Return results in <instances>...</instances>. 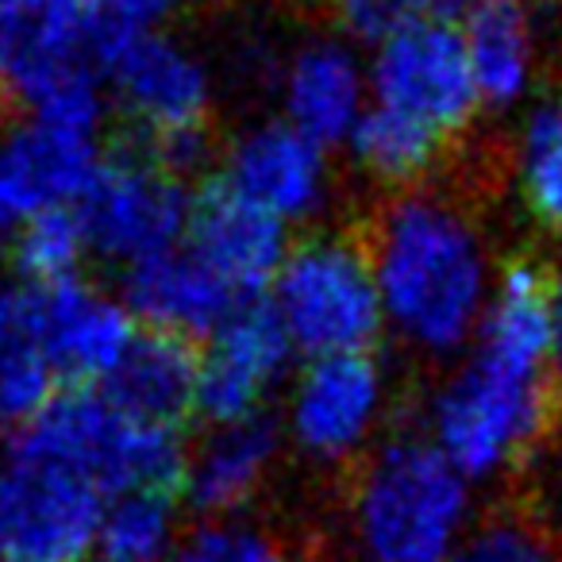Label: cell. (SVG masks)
Returning a JSON list of instances; mask_svg holds the SVG:
<instances>
[{
	"mask_svg": "<svg viewBox=\"0 0 562 562\" xmlns=\"http://www.w3.org/2000/svg\"><path fill=\"white\" fill-rule=\"evenodd\" d=\"M0 562H12V559H0Z\"/></svg>",
	"mask_w": 562,
	"mask_h": 562,
	"instance_id": "37",
	"label": "cell"
},
{
	"mask_svg": "<svg viewBox=\"0 0 562 562\" xmlns=\"http://www.w3.org/2000/svg\"><path fill=\"white\" fill-rule=\"evenodd\" d=\"M281 120L321 143L324 150L351 143L370 109V74L351 43L339 35H316L297 43L278 70Z\"/></svg>",
	"mask_w": 562,
	"mask_h": 562,
	"instance_id": "14",
	"label": "cell"
},
{
	"mask_svg": "<svg viewBox=\"0 0 562 562\" xmlns=\"http://www.w3.org/2000/svg\"><path fill=\"white\" fill-rule=\"evenodd\" d=\"M4 528H9V474L0 462V554H4Z\"/></svg>",
	"mask_w": 562,
	"mask_h": 562,
	"instance_id": "34",
	"label": "cell"
},
{
	"mask_svg": "<svg viewBox=\"0 0 562 562\" xmlns=\"http://www.w3.org/2000/svg\"><path fill=\"white\" fill-rule=\"evenodd\" d=\"M385 328L424 359H451L470 347L493 297V262L477 224L439 193L397 196L370 235Z\"/></svg>",
	"mask_w": 562,
	"mask_h": 562,
	"instance_id": "2",
	"label": "cell"
},
{
	"mask_svg": "<svg viewBox=\"0 0 562 562\" xmlns=\"http://www.w3.org/2000/svg\"><path fill=\"white\" fill-rule=\"evenodd\" d=\"M520 193L531 216L562 232V101H547L524 120L520 132Z\"/></svg>",
	"mask_w": 562,
	"mask_h": 562,
	"instance_id": "24",
	"label": "cell"
},
{
	"mask_svg": "<svg viewBox=\"0 0 562 562\" xmlns=\"http://www.w3.org/2000/svg\"><path fill=\"white\" fill-rule=\"evenodd\" d=\"M390 408V378L370 351L308 359L285 401V431L316 462L367 451Z\"/></svg>",
	"mask_w": 562,
	"mask_h": 562,
	"instance_id": "10",
	"label": "cell"
},
{
	"mask_svg": "<svg viewBox=\"0 0 562 562\" xmlns=\"http://www.w3.org/2000/svg\"><path fill=\"white\" fill-rule=\"evenodd\" d=\"M239 301V293L189 243L124 270V305L132 321L162 336H212Z\"/></svg>",
	"mask_w": 562,
	"mask_h": 562,
	"instance_id": "15",
	"label": "cell"
},
{
	"mask_svg": "<svg viewBox=\"0 0 562 562\" xmlns=\"http://www.w3.org/2000/svg\"><path fill=\"white\" fill-rule=\"evenodd\" d=\"M12 447L78 470L109 501L135 490H181L189 459L178 428L135 420L93 390L55 393L16 431Z\"/></svg>",
	"mask_w": 562,
	"mask_h": 562,
	"instance_id": "4",
	"label": "cell"
},
{
	"mask_svg": "<svg viewBox=\"0 0 562 562\" xmlns=\"http://www.w3.org/2000/svg\"><path fill=\"white\" fill-rule=\"evenodd\" d=\"M196 370L201 355L189 347V339L135 331L127 351L101 382V393L135 420L178 428L189 413H196Z\"/></svg>",
	"mask_w": 562,
	"mask_h": 562,
	"instance_id": "19",
	"label": "cell"
},
{
	"mask_svg": "<svg viewBox=\"0 0 562 562\" xmlns=\"http://www.w3.org/2000/svg\"><path fill=\"white\" fill-rule=\"evenodd\" d=\"M362 562H447L470 531V482L428 436H393L351 501Z\"/></svg>",
	"mask_w": 562,
	"mask_h": 562,
	"instance_id": "3",
	"label": "cell"
},
{
	"mask_svg": "<svg viewBox=\"0 0 562 562\" xmlns=\"http://www.w3.org/2000/svg\"><path fill=\"white\" fill-rule=\"evenodd\" d=\"M447 562H559L539 520L524 513H497L470 528Z\"/></svg>",
	"mask_w": 562,
	"mask_h": 562,
	"instance_id": "26",
	"label": "cell"
},
{
	"mask_svg": "<svg viewBox=\"0 0 562 562\" xmlns=\"http://www.w3.org/2000/svg\"><path fill=\"white\" fill-rule=\"evenodd\" d=\"M104 78L116 104L147 139L150 162L186 178L209 158L212 74L196 50L166 32L147 35L120 50L104 66Z\"/></svg>",
	"mask_w": 562,
	"mask_h": 562,
	"instance_id": "6",
	"label": "cell"
},
{
	"mask_svg": "<svg viewBox=\"0 0 562 562\" xmlns=\"http://www.w3.org/2000/svg\"><path fill=\"white\" fill-rule=\"evenodd\" d=\"M281 454V428L270 416H250L239 424H220L186 459L181 493L204 516H232L270 477Z\"/></svg>",
	"mask_w": 562,
	"mask_h": 562,
	"instance_id": "18",
	"label": "cell"
},
{
	"mask_svg": "<svg viewBox=\"0 0 562 562\" xmlns=\"http://www.w3.org/2000/svg\"><path fill=\"white\" fill-rule=\"evenodd\" d=\"M35 347L32 331V285L16 278H0V359ZM40 351V347H35Z\"/></svg>",
	"mask_w": 562,
	"mask_h": 562,
	"instance_id": "29",
	"label": "cell"
},
{
	"mask_svg": "<svg viewBox=\"0 0 562 562\" xmlns=\"http://www.w3.org/2000/svg\"><path fill=\"white\" fill-rule=\"evenodd\" d=\"M178 539L173 493L135 490L104 505L93 554L101 562H166Z\"/></svg>",
	"mask_w": 562,
	"mask_h": 562,
	"instance_id": "22",
	"label": "cell"
},
{
	"mask_svg": "<svg viewBox=\"0 0 562 562\" xmlns=\"http://www.w3.org/2000/svg\"><path fill=\"white\" fill-rule=\"evenodd\" d=\"M9 247L24 285H63V281H74L89 255L86 232H81L74 209H47L27 216Z\"/></svg>",
	"mask_w": 562,
	"mask_h": 562,
	"instance_id": "23",
	"label": "cell"
},
{
	"mask_svg": "<svg viewBox=\"0 0 562 562\" xmlns=\"http://www.w3.org/2000/svg\"><path fill=\"white\" fill-rule=\"evenodd\" d=\"M0 139H4V135H0Z\"/></svg>",
	"mask_w": 562,
	"mask_h": 562,
	"instance_id": "38",
	"label": "cell"
},
{
	"mask_svg": "<svg viewBox=\"0 0 562 562\" xmlns=\"http://www.w3.org/2000/svg\"><path fill=\"white\" fill-rule=\"evenodd\" d=\"M220 186L232 189L239 201L262 209L278 224H305L328 209V150L285 120H262L243 127L232 139Z\"/></svg>",
	"mask_w": 562,
	"mask_h": 562,
	"instance_id": "12",
	"label": "cell"
},
{
	"mask_svg": "<svg viewBox=\"0 0 562 562\" xmlns=\"http://www.w3.org/2000/svg\"><path fill=\"white\" fill-rule=\"evenodd\" d=\"M35 347L55 378L104 382L135 339L124 297L74 278L63 285H32Z\"/></svg>",
	"mask_w": 562,
	"mask_h": 562,
	"instance_id": "13",
	"label": "cell"
},
{
	"mask_svg": "<svg viewBox=\"0 0 562 562\" xmlns=\"http://www.w3.org/2000/svg\"><path fill=\"white\" fill-rule=\"evenodd\" d=\"M4 428H12V420H9V413H4V401H0V431Z\"/></svg>",
	"mask_w": 562,
	"mask_h": 562,
	"instance_id": "35",
	"label": "cell"
},
{
	"mask_svg": "<svg viewBox=\"0 0 562 562\" xmlns=\"http://www.w3.org/2000/svg\"><path fill=\"white\" fill-rule=\"evenodd\" d=\"M97 166V139L24 120L0 139V196L20 220L47 209H74Z\"/></svg>",
	"mask_w": 562,
	"mask_h": 562,
	"instance_id": "17",
	"label": "cell"
},
{
	"mask_svg": "<svg viewBox=\"0 0 562 562\" xmlns=\"http://www.w3.org/2000/svg\"><path fill=\"white\" fill-rule=\"evenodd\" d=\"M297 359L290 336L266 297L239 301L224 324L209 336L196 370V413L220 428L262 416V405L278 390Z\"/></svg>",
	"mask_w": 562,
	"mask_h": 562,
	"instance_id": "11",
	"label": "cell"
},
{
	"mask_svg": "<svg viewBox=\"0 0 562 562\" xmlns=\"http://www.w3.org/2000/svg\"><path fill=\"white\" fill-rule=\"evenodd\" d=\"M4 474H9L4 559L81 562L93 554L109 497L89 477L16 447L4 459Z\"/></svg>",
	"mask_w": 562,
	"mask_h": 562,
	"instance_id": "9",
	"label": "cell"
},
{
	"mask_svg": "<svg viewBox=\"0 0 562 562\" xmlns=\"http://www.w3.org/2000/svg\"><path fill=\"white\" fill-rule=\"evenodd\" d=\"M420 16H436V20H462L477 0H413Z\"/></svg>",
	"mask_w": 562,
	"mask_h": 562,
	"instance_id": "32",
	"label": "cell"
},
{
	"mask_svg": "<svg viewBox=\"0 0 562 562\" xmlns=\"http://www.w3.org/2000/svg\"><path fill=\"white\" fill-rule=\"evenodd\" d=\"M89 255L127 266L181 247L189 235L193 196L186 181L166 173L147 155L101 158L89 186L74 201Z\"/></svg>",
	"mask_w": 562,
	"mask_h": 562,
	"instance_id": "7",
	"label": "cell"
},
{
	"mask_svg": "<svg viewBox=\"0 0 562 562\" xmlns=\"http://www.w3.org/2000/svg\"><path fill=\"white\" fill-rule=\"evenodd\" d=\"M477 104L505 112L536 81V24L524 0H477L459 24Z\"/></svg>",
	"mask_w": 562,
	"mask_h": 562,
	"instance_id": "20",
	"label": "cell"
},
{
	"mask_svg": "<svg viewBox=\"0 0 562 562\" xmlns=\"http://www.w3.org/2000/svg\"><path fill=\"white\" fill-rule=\"evenodd\" d=\"M166 562H285V551L270 531L224 516L189 531Z\"/></svg>",
	"mask_w": 562,
	"mask_h": 562,
	"instance_id": "27",
	"label": "cell"
},
{
	"mask_svg": "<svg viewBox=\"0 0 562 562\" xmlns=\"http://www.w3.org/2000/svg\"><path fill=\"white\" fill-rule=\"evenodd\" d=\"M347 147H351L355 162L362 166V173H370L374 181H382V186H413L436 166L443 139L424 124H416V120L401 116V112L370 104Z\"/></svg>",
	"mask_w": 562,
	"mask_h": 562,
	"instance_id": "21",
	"label": "cell"
},
{
	"mask_svg": "<svg viewBox=\"0 0 562 562\" xmlns=\"http://www.w3.org/2000/svg\"><path fill=\"white\" fill-rule=\"evenodd\" d=\"M266 301L305 359L370 351L385 328L367 247L344 235H313L290 247Z\"/></svg>",
	"mask_w": 562,
	"mask_h": 562,
	"instance_id": "5",
	"label": "cell"
},
{
	"mask_svg": "<svg viewBox=\"0 0 562 562\" xmlns=\"http://www.w3.org/2000/svg\"><path fill=\"white\" fill-rule=\"evenodd\" d=\"M551 285L536 258H513L470 339V355L436 390L431 443L467 482L516 470L551 420Z\"/></svg>",
	"mask_w": 562,
	"mask_h": 562,
	"instance_id": "1",
	"label": "cell"
},
{
	"mask_svg": "<svg viewBox=\"0 0 562 562\" xmlns=\"http://www.w3.org/2000/svg\"><path fill=\"white\" fill-rule=\"evenodd\" d=\"M551 374L562 385V270L551 285Z\"/></svg>",
	"mask_w": 562,
	"mask_h": 562,
	"instance_id": "30",
	"label": "cell"
},
{
	"mask_svg": "<svg viewBox=\"0 0 562 562\" xmlns=\"http://www.w3.org/2000/svg\"><path fill=\"white\" fill-rule=\"evenodd\" d=\"M186 243L239 293L243 301L270 290L281 262L290 255V227L266 216L262 209L239 201L216 181L193 196Z\"/></svg>",
	"mask_w": 562,
	"mask_h": 562,
	"instance_id": "16",
	"label": "cell"
},
{
	"mask_svg": "<svg viewBox=\"0 0 562 562\" xmlns=\"http://www.w3.org/2000/svg\"><path fill=\"white\" fill-rule=\"evenodd\" d=\"M543 4H547V9H559L562 12V0H543Z\"/></svg>",
	"mask_w": 562,
	"mask_h": 562,
	"instance_id": "36",
	"label": "cell"
},
{
	"mask_svg": "<svg viewBox=\"0 0 562 562\" xmlns=\"http://www.w3.org/2000/svg\"><path fill=\"white\" fill-rule=\"evenodd\" d=\"M367 74L370 104L416 120L443 143L459 135L482 109L462 35L451 20L416 16L370 55Z\"/></svg>",
	"mask_w": 562,
	"mask_h": 562,
	"instance_id": "8",
	"label": "cell"
},
{
	"mask_svg": "<svg viewBox=\"0 0 562 562\" xmlns=\"http://www.w3.org/2000/svg\"><path fill=\"white\" fill-rule=\"evenodd\" d=\"M20 16H24V0H0V66L9 63V50L20 32Z\"/></svg>",
	"mask_w": 562,
	"mask_h": 562,
	"instance_id": "31",
	"label": "cell"
},
{
	"mask_svg": "<svg viewBox=\"0 0 562 562\" xmlns=\"http://www.w3.org/2000/svg\"><path fill=\"white\" fill-rule=\"evenodd\" d=\"M20 224H24V220H20L16 212L9 209V201H4V196H0V247H9V243L16 239Z\"/></svg>",
	"mask_w": 562,
	"mask_h": 562,
	"instance_id": "33",
	"label": "cell"
},
{
	"mask_svg": "<svg viewBox=\"0 0 562 562\" xmlns=\"http://www.w3.org/2000/svg\"><path fill=\"white\" fill-rule=\"evenodd\" d=\"M416 16L420 12L413 0H331V20H336L339 40L351 43L355 50H378Z\"/></svg>",
	"mask_w": 562,
	"mask_h": 562,
	"instance_id": "28",
	"label": "cell"
},
{
	"mask_svg": "<svg viewBox=\"0 0 562 562\" xmlns=\"http://www.w3.org/2000/svg\"><path fill=\"white\" fill-rule=\"evenodd\" d=\"M186 0H89V40L97 66H109L132 43L162 35Z\"/></svg>",
	"mask_w": 562,
	"mask_h": 562,
	"instance_id": "25",
	"label": "cell"
}]
</instances>
